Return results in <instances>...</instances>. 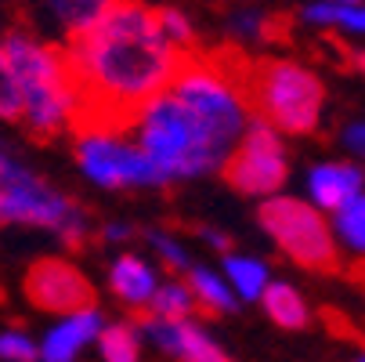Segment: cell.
I'll return each instance as SVG.
<instances>
[{"label":"cell","instance_id":"cell-14","mask_svg":"<svg viewBox=\"0 0 365 362\" xmlns=\"http://www.w3.org/2000/svg\"><path fill=\"white\" fill-rule=\"evenodd\" d=\"M109 286H113V293H116L123 304L145 312L148 301H152V293H155V272L141 261V257L123 253V257H116L113 268H109Z\"/></svg>","mask_w":365,"mask_h":362},{"label":"cell","instance_id":"cell-24","mask_svg":"<svg viewBox=\"0 0 365 362\" xmlns=\"http://www.w3.org/2000/svg\"><path fill=\"white\" fill-rule=\"evenodd\" d=\"M148 243L167 257V265H170V268H178V272H188V268H192V265H188V257H185V250H181L174 239H167L163 232H148Z\"/></svg>","mask_w":365,"mask_h":362},{"label":"cell","instance_id":"cell-8","mask_svg":"<svg viewBox=\"0 0 365 362\" xmlns=\"http://www.w3.org/2000/svg\"><path fill=\"white\" fill-rule=\"evenodd\" d=\"M286 174H289V160H286V149H282L279 134L260 127V124H246L242 138L235 141V149L221 164V178L242 196H268L272 199L282 188Z\"/></svg>","mask_w":365,"mask_h":362},{"label":"cell","instance_id":"cell-11","mask_svg":"<svg viewBox=\"0 0 365 362\" xmlns=\"http://www.w3.org/2000/svg\"><path fill=\"white\" fill-rule=\"evenodd\" d=\"M138 330H145L155 348L178 355L181 362H235L192 323H163V319H152V316L138 312Z\"/></svg>","mask_w":365,"mask_h":362},{"label":"cell","instance_id":"cell-20","mask_svg":"<svg viewBox=\"0 0 365 362\" xmlns=\"http://www.w3.org/2000/svg\"><path fill=\"white\" fill-rule=\"evenodd\" d=\"M300 19L315 26H344L365 33V4H311L300 11Z\"/></svg>","mask_w":365,"mask_h":362},{"label":"cell","instance_id":"cell-1","mask_svg":"<svg viewBox=\"0 0 365 362\" xmlns=\"http://www.w3.org/2000/svg\"><path fill=\"white\" fill-rule=\"evenodd\" d=\"M69 73V131L76 138H120L141 109L160 98L181 59L163 26L160 8L109 0L101 15L62 44Z\"/></svg>","mask_w":365,"mask_h":362},{"label":"cell","instance_id":"cell-26","mask_svg":"<svg viewBox=\"0 0 365 362\" xmlns=\"http://www.w3.org/2000/svg\"><path fill=\"white\" fill-rule=\"evenodd\" d=\"M344 145L354 149L358 156H365V124H351V127L344 131Z\"/></svg>","mask_w":365,"mask_h":362},{"label":"cell","instance_id":"cell-9","mask_svg":"<svg viewBox=\"0 0 365 362\" xmlns=\"http://www.w3.org/2000/svg\"><path fill=\"white\" fill-rule=\"evenodd\" d=\"M22 293L33 308L51 316H80L94 312V286L91 279L66 257H36L22 276Z\"/></svg>","mask_w":365,"mask_h":362},{"label":"cell","instance_id":"cell-7","mask_svg":"<svg viewBox=\"0 0 365 362\" xmlns=\"http://www.w3.org/2000/svg\"><path fill=\"white\" fill-rule=\"evenodd\" d=\"M167 91L181 101L185 109H192L217 138H225L235 149V141L246 131V113L239 106V98H235L228 76L210 59V51H202V47L188 51Z\"/></svg>","mask_w":365,"mask_h":362},{"label":"cell","instance_id":"cell-10","mask_svg":"<svg viewBox=\"0 0 365 362\" xmlns=\"http://www.w3.org/2000/svg\"><path fill=\"white\" fill-rule=\"evenodd\" d=\"M76 164L83 174L106 188H145V185H167L130 141L120 138H76Z\"/></svg>","mask_w":365,"mask_h":362},{"label":"cell","instance_id":"cell-18","mask_svg":"<svg viewBox=\"0 0 365 362\" xmlns=\"http://www.w3.org/2000/svg\"><path fill=\"white\" fill-rule=\"evenodd\" d=\"M336 236L351 246L354 265H365V196H354L351 203H344L333 214Z\"/></svg>","mask_w":365,"mask_h":362},{"label":"cell","instance_id":"cell-3","mask_svg":"<svg viewBox=\"0 0 365 362\" xmlns=\"http://www.w3.org/2000/svg\"><path fill=\"white\" fill-rule=\"evenodd\" d=\"M11 87L19 94V120L33 141H55L69 127V73L58 44H43L29 29H11L0 36Z\"/></svg>","mask_w":365,"mask_h":362},{"label":"cell","instance_id":"cell-13","mask_svg":"<svg viewBox=\"0 0 365 362\" xmlns=\"http://www.w3.org/2000/svg\"><path fill=\"white\" fill-rule=\"evenodd\" d=\"M101 333V316L98 312H80V316H69L66 323H58L43 337V348H36V358L43 362H73L83 344L98 341Z\"/></svg>","mask_w":365,"mask_h":362},{"label":"cell","instance_id":"cell-15","mask_svg":"<svg viewBox=\"0 0 365 362\" xmlns=\"http://www.w3.org/2000/svg\"><path fill=\"white\" fill-rule=\"evenodd\" d=\"M260 301H264V312L275 326H282V330H307L311 326L307 301L289 283H268L264 293H260Z\"/></svg>","mask_w":365,"mask_h":362},{"label":"cell","instance_id":"cell-21","mask_svg":"<svg viewBox=\"0 0 365 362\" xmlns=\"http://www.w3.org/2000/svg\"><path fill=\"white\" fill-rule=\"evenodd\" d=\"M98 344H101V358L106 362H138V330L127 323L101 326Z\"/></svg>","mask_w":365,"mask_h":362},{"label":"cell","instance_id":"cell-6","mask_svg":"<svg viewBox=\"0 0 365 362\" xmlns=\"http://www.w3.org/2000/svg\"><path fill=\"white\" fill-rule=\"evenodd\" d=\"M257 221L286 250L293 265L315 272V276H336L344 268L333 228L311 203L293 199V196H272L260 203Z\"/></svg>","mask_w":365,"mask_h":362},{"label":"cell","instance_id":"cell-19","mask_svg":"<svg viewBox=\"0 0 365 362\" xmlns=\"http://www.w3.org/2000/svg\"><path fill=\"white\" fill-rule=\"evenodd\" d=\"M225 272H228V279H232L235 293H239V297H246V301L260 297V293H264V286H268V268L260 265L257 257L228 253V257H225Z\"/></svg>","mask_w":365,"mask_h":362},{"label":"cell","instance_id":"cell-4","mask_svg":"<svg viewBox=\"0 0 365 362\" xmlns=\"http://www.w3.org/2000/svg\"><path fill=\"white\" fill-rule=\"evenodd\" d=\"M127 134L138 138L134 149L163 174V181L206 174L221 167L232 152V145L217 138L192 109H185L170 91L152 98Z\"/></svg>","mask_w":365,"mask_h":362},{"label":"cell","instance_id":"cell-27","mask_svg":"<svg viewBox=\"0 0 365 362\" xmlns=\"http://www.w3.org/2000/svg\"><path fill=\"white\" fill-rule=\"evenodd\" d=\"M101 236H106V239H127V236H130V228H123V225H109Z\"/></svg>","mask_w":365,"mask_h":362},{"label":"cell","instance_id":"cell-25","mask_svg":"<svg viewBox=\"0 0 365 362\" xmlns=\"http://www.w3.org/2000/svg\"><path fill=\"white\" fill-rule=\"evenodd\" d=\"M0 116H4V120H19V94H15V87H11L4 55H0Z\"/></svg>","mask_w":365,"mask_h":362},{"label":"cell","instance_id":"cell-2","mask_svg":"<svg viewBox=\"0 0 365 362\" xmlns=\"http://www.w3.org/2000/svg\"><path fill=\"white\" fill-rule=\"evenodd\" d=\"M210 59L228 76L242 113L253 116V124L275 134H311L319 127L326 87L311 69L289 59L246 55L242 47H214Z\"/></svg>","mask_w":365,"mask_h":362},{"label":"cell","instance_id":"cell-17","mask_svg":"<svg viewBox=\"0 0 365 362\" xmlns=\"http://www.w3.org/2000/svg\"><path fill=\"white\" fill-rule=\"evenodd\" d=\"M195 312V301L181 283H167V286H155L145 316L152 319H163V323H188V316Z\"/></svg>","mask_w":365,"mask_h":362},{"label":"cell","instance_id":"cell-23","mask_svg":"<svg viewBox=\"0 0 365 362\" xmlns=\"http://www.w3.org/2000/svg\"><path fill=\"white\" fill-rule=\"evenodd\" d=\"M0 358H8V362H36V344L22 330H4L0 333Z\"/></svg>","mask_w":365,"mask_h":362},{"label":"cell","instance_id":"cell-12","mask_svg":"<svg viewBox=\"0 0 365 362\" xmlns=\"http://www.w3.org/2000/svg\"><path fill=\"white\" fill-rule=\"evenodd\" d=\"M361 185H365V178H361V171L354 164H322L307 178L311 199H315L322 211H333V214L340 211L344 203H351L354 196H361Z\"/></svg>","mask_w":365,"mask_h":362},{"label":"cell","instance_id":"cell-22","mask_svg":"<svg viewBox=\"0 0 365 362\" xmlns=\"http://www.w3.org/2000/svg\"><path fill=\"white\" fill-rule=\"evenodd\" d=\"M101 8H106V4H51L47 11H51V15H58L62 26H66L69 36H73V33L87 29V26L101 15Z\"/></svg>","mask_w":365,"mask_h":362},{"label":"cell","instance_id":"cell-28","mask_svg":"<svg viewBox=\"0 0 365 362\" xmlns=\"http://www.w3.org/2000/svg\"><path fill=\"white\" fill-rule=\"evenodd\" d=\"M358 362H365V355H361V358H358Z\"/></svg>","mask_w":365,"mask_h":362},{"label":"cell","instance_id":"cell-16","mask_svg":"<svg viewBox=\"0 0 365 362\" xmlns=\"http://www.w3.org/2000/svg\"><path fill=\"white\" fill-rule=\"evenodd\" d=\"M188 279V293L195 301V308H202L206 316H217V312H235V293L228 290V283H221L214 272L206 268H188L185 272Z\"/></svg>","mask_w":365,"mask_h":362},{"label":"cell","instance_id":"cell-5","mask_svg":"<svg viewBox=\"0 0 365 362\" xmlns=\"http://www.w3.org/2000/svg\"><path fill=\"white\" fill-rule=\"evenodd\" d=\"M0 225H33L58 232L69 250H83L91 239V221L76 203H69L55 185L36 178L0 145Z\"/></svg>","mask_w":365,"mask_h":362}]
</instances>
